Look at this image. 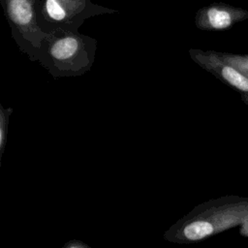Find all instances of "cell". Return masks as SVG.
I'll use <instances>...</instances> for the list:
<instances>
[{
    "label": "cell",
    "instance_id": "cell-4",
    "mask_svg": "<svg viewBox=\"0 0 248 248\" xmlns=\"http://www.w3.org/2000/svg\"><path fill=\"white\" fill-rule=\"evenodd\" d=\"M190 58L200 67L212 74L223 83L239 93L242 101L248 105V77L233 66L220 60L214 50L189 49Z\"/></svg>",
    "mask_w": 248,
    "mask_h": 248
},
{
    "label": "cell",
    "instance_id": "cell-5",
    "mask_svg": "<svg viewBox=\"0 0 248 248\" xmlns=\"http://www.w3.org/2000/svg\"><path fill=\"white\" fill-rule=\"evenodd\" d=\"M248 18V11L227 3H211L199 9L195 25L203 31H223Z\"/></svg>",
    "mask_w": 248,
    "mask_h": 248
},
{
    "label": "cell",
    "instance_id": "cell-6",
    "mask_svg": "<svg viewBox=\"0 0 248 248\" xmlns=\"http://www.w3.org/2000/svg\"><path fill=\"white\" fill-rule=\"evenodd\" d=\"M214 52L220 60L233 66L248 77V54H235L216 50Z\"/></svg>",
    "mask_w": 248,
    "mask_h": 248
},
{
    "label": "cell",
    "instance_id": "cell-8",
    "mask_svg": "<svg viewBox=\"0 0 248 248\" xmlns=\"http://www.w3.org/2000/svg\"><path fill=\"white\" fill-rule=\"evenodd\" d=\"M63 248H89V247L79 240H73V241L67 242Z\"/></svg>",
    "mask_w": 248,
    "mask_h": 248
},
{
    "label": "cell",
    "instance_id": "cell-2",
    "mask_svg": "<svg viewBox=\"0 0 248 248\" xmlns=\"http://www.w3.org/2000/svg\"><path fill=\"white\" fill-rule=\"evenodd\" d=\"M18 49L36 61L42 42L47 37L39 21L40 0H0Z\"/></svg>",
    "mask_w": 248,
    "mask_h": 248
},
{
    "label": "cell",
    "instance_id": "cell-3",
    "mask_svg": "<svg viewBox=\"0 0 248 248\" xmlns=\"http://www.w3.org/2000/svg\"><path fill=\"white\" fill-rule=\"evenodd\" d=\"M118 11L90 0H40L39 21L42 29L50 34L58 29H77L88 18L115 14Z\"/></svg>",
    "mask_w": 248,
    "mask_h": 248
},
{
    "label": "cell",
    "instance_id": "cell-7",
    "mask_svg": "<svg viewBox=\"0 0 248 248\" xmlns=\"http://www.w3.org/2000/svg\"><path fill=\"white\" fill-rule=\"evenodd\" d=\"M13 108H5L2 104H0V158L2 157L8 140V126L10 116L13 113Z\"/></svg>",
    "mask_w": 248,
    "mask_h": 248
},
{
    "label": "cell",
    "instance_id": "cell-1",
    "mask_svg": "<svg viewBox=\"0 0 248 248\" xmlns=\"http://www.w3.org/2000/svg\"><path fill=\"white\" fill-rule=\"evenodd\" d=\"M96 49V39L77 29H58L42 42L36 61L53 78L79 77L91 70Z\"/></svg>",
    "mask_w": 248,
    "mask_h": 248
}]
</instances>
